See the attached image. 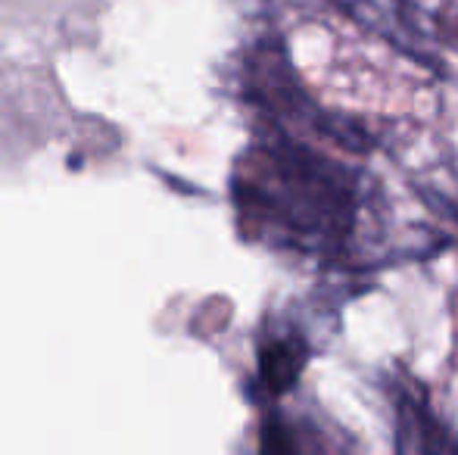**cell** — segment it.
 <instances>
[{
  "label": "cell",
  "mask_w": 458,
  "mask_h": 455,
  "mask_svg": "<svg viewBox=\"0 0 458 455\" xmlns=\"http://www.w3.org/2000/svg\"><path fill=\"white\" fill-rule=\"evenodd\" d=\"M234 203L256 237L306 253L340 247L356 222L350 172L290 138L253 147L241 159Z\"/></svg>",
  "instance_id": "6da1fadb"
},
{
  "label": "cell",
  "mask_w": 458,
  "mask_h": 455,
  "mask_svg": "<svg viewBox=\"0 0 458 455\" xmlns=\"http://www.w3.org/2000/svg\"><path fill=\"white\" fill-rule=\"evenodd\" d=\"M396 427H399V450L405 452H453L458 443L446 434V427L437 425L430 409L418 402L411 393L396 400Z\"/></svg>",
  "instance_id": "7a4b0ae2"
},
{
  "label": "cell",
  "mask_w": 458,
  "mask_h": 455,
  "mask_svg": "<svg viewBox=\"0 0 458 455\" xmlns=\"http://www.w3.org/2000/svg\"><path fill=\"white\" fill-rule=\"evenodd\" d=\"M306 365V346L296 337H272L259 350V381L272 396L287 393Z\"/></svg>",
  "instance_id": "3957f363"
},
{
  "label": "cell",
  "mask_w": 458,
  "mask_h": 455,
  "mask_svg": "<svg viewBox=\"0 0 458 455\" xmlns=\"http://www.w3.org/2000/svg\"><path fill=\"white\" fill-rule=\"evenodd\" d=\"M259 450L262 452H290L293 450V443L287 440V431H284L277 421H266V425H262Z\"/></svg>",
  "instance_id": "277c9868"
}]
</instances>
